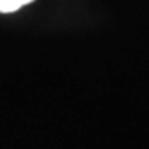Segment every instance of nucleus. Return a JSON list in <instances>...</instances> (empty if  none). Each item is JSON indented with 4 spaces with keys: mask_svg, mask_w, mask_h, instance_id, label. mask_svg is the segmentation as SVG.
<instances>
[{
    "mask_svg": "<svg viewBox=\"0 0 149 149\" xmlns=\"http://www.w3.org/2000/svg\"><path fill=\"white\" fill-rule=\"evenodd\" d=\"M35 0H0V13H13Z\"/></svg>",
    "mask_w": 149,
    "mask_h": 149,
    "instance_id": "f257e3e1",
    "label": "nucleus"
}]
</instances>
